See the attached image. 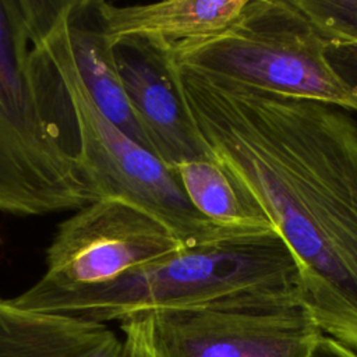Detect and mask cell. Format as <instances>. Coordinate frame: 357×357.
<instances>
[{
	"label": "cell",
	"instance_id": "cell-1",
	"mask_svg": "<svg viewBox=\"0 0 357 357\" xmlns=\"http://www.w3.org/2000/svg\"><path fill=\"white\" fill-rule=\"evenodd\" d=\"M166 71L209 158L291 252L321 332L357 350V114Z\"/></svg>",
	"mask_w": 357,
	"mask_h": 357
},
{
	"label": "cell",
	"instance_id": "cell-2",
	"mask_svg": "<svg viewBox=\"0 0 357 357\" xmlns=\"http://www.w3.org/2000/svg\"><path fill=\"white\" fill-rule=\"evenodd\" d=\"M275 294L300 296V278L291 252L271 229L183 250L103 283L67 286L40 278L11 301L26 310L106 324Z\"/></svg>",
	"mask_w": 357,
	"mask_h": 357
},
{
	"label": "cell",
	"instance_id": "cell-3",
	"mask_svg": "<svg viewBox=\"0 0 357 357\" xmlns=\"http://www.w3.org/2000/svg\"><path fill=\"white\" fill-rule=\"evenodd\" d=\"M29 38L50 119L99 199L132 205L166 227L185 250L273 229L219 223L198 212L174 172L98 109L68 60L31 29Z\"/></svg>",
	"mask_w": 357,
	"mask_h": 357
},
{
	"label": "cell",
	"instance_id": "cell-4",
	"mask_svg": "<svg viewBox=\"0 0 357 357\" xmlns=\"http://www.w3.org/2000/svg\"><path fill=\"white\" fill-rule=\"evenodd\" d=\"M98 199L47 113L24 0H0V212L45 216Z\"/></svg>",
	"mask_w": 357,
	"mask_h": 357
},
{
	"label": "cell",
	"instance_id": "cell-5",
	"mask_svg": "<svg viewBox=\"0 0 357 357\" xmlns=\"http://www.w3.org/2000/svg\"><path fill=\"white\" fill-rule=\"evenodd\" d=\"M199 75L310 99L357 114V88L329 59V42L294 0H252L222 31L160 52Z\"/></svg>",
	"mask_w": 357,
	"mask_h": 357
},
{
	"label": "cell",
	"instance_id": "cell-6",
	"mask_svg": "<svg viewBox=\"0 0 357 357\" xmlns=\"http://www.w3.org/2000/svg\"><path fill=\"white\" fill-rule=\"evenodd\" d=\"M156 357H310L321 329L300 296L146 312Z\"/></svg>",
	"mask_w": 357,
	"mask_h": 357
},
{
	"label": "cell",
	"instance_id": "cell-7",
	"mask_svg": "<svg viewBox=\"0 0 357 357\" xmlns=\"http://www.w3.org/2000/svg\"><path fill=\"white\" fill-rule=\"evenodd\" d=\"M185 250L159 222L132 205L102 198L63 220L46 250V273L56 284L109 282Z\"/></svg>",
	"mask_w": 357,
	"mask_h": 357
},
{
	"label": "cell",
	"instance_id": "cell-8",
	"mask_svg": "<svg viewBox=\"0 0 357 357\" xmlns=\"http://www.w3.org/2000/svg\"><path fill=\"white\" fill-rule=\"evenodd\" d=\"M24 8L31 32L49 40L68 60L98 109L151 151L120 81L99 0H24Z\"/></svg>",
	"mask_w": 357,
	"mask_h": 357
},
{
	"label": "cell",
	"instance_id": "cell-9",
	"mask_svg": "<svg viewBox=\"0 0 357 357\" xmlns=\"http://www.w3.org/2000/svg\"><path fill=\"white\" fill-rule=\"evenodd\" d=\"M120 81L151 151L170 170L188 160L208 159L166 71L163 56L139 40L114 46Z\"/></svg>",
	"mask_w": 357,
	"mask_h": 357
},
{
	"label": "cell",
	"instance_id": "cell-10",
	"mask_svg": "<svg viewBox=\"0 0 357 357\" xmlns=\"http://www.w3.org/2000/svg\"><path fill=\"white\" fill-rule=\"evenodd\" d=\"M247 0H167L120 6L99 0L106 38L114 46L139 40L159 52L170 46L226 28Z\"/></svg>",
	"mask_w": 357,
	"mask_h": 357
},
{
	"label": "cell",
	"instance_id": "cell-11",
	"mask_svg": "<svg viewBox=\"0 0 357 357\" xmlns=\"http://www.w3.org/2000/svg\"><path fill=\"white\" fill-rule=\"evenodd\" d=\"M0 357H123L106 324L26 310L0 296Z\"/></svg>",
	"mask_w": 357,
	"mask_h": 357
},
{
	"label": "cell",
	"instance_id": "cell-12",
	"mask_svg": "<svg viewBox=\"0 0 357 357\" xmlns=\"http://www.w3.org/2000/svg\"><path fill=\"white\" fill-rule=\"evenodd\" d=\"M173 172L192 206L204 216L226 225H271L243 202L211 158L183 162Z\"/></svg>",
	"mask_w": 357,
	"mask_h": 357
},
{
	"label": "cell",
	"instance_id": "cell-13",
	"mask_svg": "<svg viewBox=\"0 0 357 357\" xmlns=\"http://www.w3.org/2000/svg\"><path fill=\"white\" fill-rule=\"evenodd\" d=\"M329 43L357 42V0H294Z\"/></svg>",
	"mask_w": 357,
	"mask_h": 357
},
{
	"label": "cell",
	"instance_id": "cell-14",
	"mask_svg": "<svg viewBox=\"0 0 357 357\" xmlns=\"http://www.w3.org/2000/svg\"><path fill=\"white\" fill-rule=\"evenodd\" d=\"M124 333L123 357H156L151 336L146 314H138L120 322Z\"/></svg>",
	"mask_w": 357,
	"mask_h": 357
},
{
	"label": "cell",
	"instance_id": "cell-15",
	"mask_svg": "<svg viewBox=\"0 0 357 357\" xmlns=\"http://www.w3.org/2000/svg\"><path fill=\"white\" fill-rule=\"evenodd\" d=\"M329 59L340 77L357 88V42L329 43Z\"/></svg>",
	"mask_w": 357,
	"mask_h": 357
},
{
	"label": "cell",
	"instance_id": "cell-16",
	"mask_svg": "<svg viewBox=\"0 0 357 357\" xmlns=\"http://www.w3.org/2000/svg\"><path fill=\"white\" fill-rule=\"evenodd\" d=\"M310 357H357V350L326 335H321Z\"/></svg>",
	"mask_w": 357,
	"mask_h": 357
}]
</instances>
